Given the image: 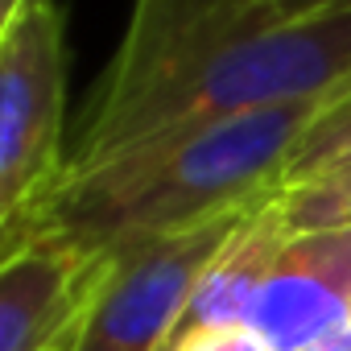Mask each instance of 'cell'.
<instances>
[{"instance_id": "cell-1", "label": "cell", "mask_w": 351, "mask_h": 351, "mask_svg": "<svg viewBox=\"0 0 351 351\" xmlns=\"http://www.w3.org/2000/svg\"><path fill=\"white\" fill-rule=\"evenodd\" d=\"M330 99L335 91L228 116L191 132L132 145L95 165L62 169L13 244L50 240L83 261H95L124 244L248 211L281 191L302 132Z\"/></svg>"}, {"instance_id": "cell-2", "label": "cell", "mask_w": 351, "mask_h": 351, "mask_svg": "<svg viewBox=\"0 0 351 351\" xmlns=\"http://www.w3.org/2000/svg\"><path fill=\"white\" fill-rule=\"evenodd\" d=\"M343 83H351V13L240 29L112 95H91L71 132L66 169L228 116L330 95Z\"/></svg>"}, {"instance_id": "cell-3", "label": "cell", "mask_w": 351, "mask_h": 351, "mask_svg": "<svg viewBox=\"0 0 351 351\" xmlns=\"http://www.w3.org/2000/svg\"><path fill=\"white\" fill-rule=\"evenodd\" d=\"M66 9L25 0L0 42V252L66 169Z\"/></svg>"}, {"instance_id": "cell-4", "label": "cell", "mask_w": 351, "mask_h": 351, "mask_svg": "<svg viewBox=\"0 0 351 351\" xmlns=\"http://www.w3.org/2000/svg\"><path fill=\"white\" fill-rule=\"evenodd\" d=\"M248 211L95 256L91 293L66 351H161L199 277Z\"/></svg>"}, {"instance_id": "cell-5", "label": "cell", "mask_w": 351, "mask_h": 351, "mask_svg": "<svg viewBox=\"0 0 351 351\" xmlns=\"http://www.w3.org/2000/svg\"><path fill=\"white\" fill-rule=\"evenodd\" d=\"M343 322H351V228L289 236L244 326L269 351H310Z\"/></svg>"}, {"instance_id": "cell-6", "label": "cell", "mask_w": 351, "mask_h": 351, "mask_svg": "<svg viewBox=\"0 0 351 351\" xmlns=\"http://www.w3.org/2000/svg\"><path fill=\"white\" fill-rule=\"evenodd\" d=\"M91 273L95 261L50 240H21L0 252V351L62 343L87 306Z\"/></svg>"}, {"instance_id": "cell-7", "label": "cell", "mask_w": 351, "mask_h": 351, "mask_svg": "<svg viewBox=\"0 0 351 351\" xmlns=\"http://www.w3.org/2000/svg\"><path fill=\"white\" fill-rule=\"evenodd\" d=\"M289 236L293 232L285 228L281 207H277V191H273L269 199H261L240 219V228L215 252V261L199 277L178 326H173V335L165 339L161 351H173L182 339H191L199 330H211V326H244V318L252 310V298H256L261 281L269 277V269H273V261H277V252Z\"/></svg>"}, {"instance_id": "cell-8", "label": "cell", "mask_w": 351, "mask_h": 351, "mask_svg": "<svg viewBox=\"0 0 351 351\" xmlns=\"http://www.w3.org/2000/svg\"><path fill=\"white\" fill-rule=\"evenodd\" d=\"M228 0H132L128 29L108 62V71L95 79L91 95H112L153 66H161L173 50L182 46L191 29H199L215 9H223Z\"/></svg>"}, {"instance_id": "cell-9", "label": "cell", "mask_w": 351, "mask_h": 351, "mask_svg": "<svg viewBox=\"0 0 351 351\" xmlns=\"http://www.w3.org/2000/svg\"><path fill=\"white\" fill-rule=\"evenodd\" d=\"M318 13H351V0H228L223 9H215L199 29H191L182 38V46L173 50L165 62L182 58L215 38L240 34V29H265V25H281V21H302V17H318ZM161 62V66H165ZM157 71V66H153ZM145 79V75H141Z\"/></svg>"}, {"instance_id": "cell-10", "label": "cell", "mask_w": 351, "mask_h": 351, "mask_svg": "<svg viewBox=\"0 0 351 351\" xmlns=\"http://www.w3.org/2000/svg\"><path fill=\"white\" fill-rule=\"evenodd\" d=\"M343 161H351V83H343L335 91V99L310 120V128L302 132V141L285 165L281 186L310 182V178H318V173H326Z\"/></svg>"}, {"instance_id": "cell-11", "label": "cell", "mask_w": 351, "mask_h": 351, "mask_svg": "<svg viewBox=\"0 0 351 351\" xmlns=\"http://www.w3.org/2000/svg\"><path fill=\"white\" fill-rule=\"evenodd\" d=\"M277 207L285 228L298 232H326V228H351V161L318 173L310 182L281 186Z\"/></svg>"}, {"instance_id": "cell-12", "label": "cell", "mask_w": 351, "mask_h": 351, "mask_svg": "<svg viewBox=\"0 0 351 351\" xmlns=\"http://www.w3.org/2000/svg\"><path fill=\"white\" fill-rule=\"evenodd\" d=\"M173 351H269L248 326H211L191 339H182Z\"/></svg>"}, {"instance_id": "cell-13", "label": "cell", "mask_w": 351, "mask_h": 351, "mask_svg": "<svg viewBox=\"0 0 351 351\" xmlns=\"http://www.w3.org/2000/svg\"><path fill=\"white\" fill-rule=\"evenodd\" d=\"M21 5H25V0H0V42H5V34L13 29V21H17Z\"/></svg>"}, {"instance_id": "cell-14", "label": "cell", "mask_w": 351, "mask_h": 351, "mask_svg": "<svg viewBox=\"0 0 351 351\" xmlns=\"http://www.w3.org/2000/svg\"><path fill=\"white\" fill-rule=\"evenodd\" d=\"M66 343H71V335H66V339H62V343H54V347H50V351H66Z\"/></svg>"}, {"instance_id": "cell-15", "label": "cell", "mask_w": 351, "mask_h": 351, "mask_svg": "<svg viewBox=\"0 0 351 351\" xmlns=\"http://www.w3.org/2000/svg\"><path fill=\"white\" fill-rule=\"evenodd\" d=\"M310 351H314V347H310Z\"/></svg>"}]
</instances>
